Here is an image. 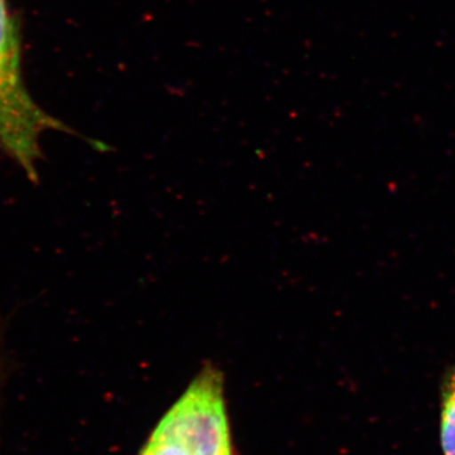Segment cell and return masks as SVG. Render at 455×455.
Wrapping results in <instances>:
<instances>
[{
  "label": "cell",
  "mask_w": 455,
  "mask_h": 455,
  "mask_svg": "<svg viewBox=\"0 0 455 455\" xmlns=\"http://www.w3.org/2000/svg\"><path fill=\"white\" fill-rule=\"evenodd\" d=\"M439 430L443 455H455V363L445 371L440 386Z\"/></svg>",
  "instance_id": "obj_3"
},
{
  "label": "cell",
  "mask_w": 455,
  "mask_h": 455,
  "mask_svg": "<svg viewBox=\"0 0 455 455\" xmlns=\"http://www.w3.org/2000/svg\"><path fill=\"white\" fill-rule=\"evenodd\" d=\"M49 131L83 137L42 109L29 94L23 77L20 27L7 0H0V151L32 181L38 180L41 140Z\"/></svg>",
  "instance_id": "obj_1"
},
{
  "label": "cell",
  "mask_w": 455,
  "mask_h": 455,
  "mask_svg": "<svg viewBox=\"0 0 455 455\" xmlns=\"http://www.w3.org/2000/svg\"><path fill=\"white\" fill-rule=\"evenodd\" d=\"M140 455H232L223 373L217 367L204 366Z\"/></svg>",
  "instance_id": "obj_2"
}]
</instances>
